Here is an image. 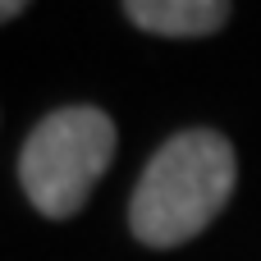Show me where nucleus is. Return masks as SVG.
<instances>
[{"instance_id":"f257e3e1","label":"nucleus","mask_w":261,"mask_h":261,"mask_svg":"<svg viewBox=\"0 0 261 261\" xmlns=\"http://www.w3.org/2000/svg\"><path fill=\"white\" fill-rule=\"evenodd\" d=\"M239 161L225 133L184 128L142 170L128 206V225L147 248H179L197 239L234 197Z\"/></svg>"},{"instance_id":"f03ea898","label":"nucleus","mask_w":261,"mask_h":261,"mask_svg":"<svg viewBox=\"0 0 261 261\" xmlns=\"http://www.w3.org/2000/svg\"><path fill=\"white\" fill-rule=\"evenodd\" d=\"M110 161H115L110 115L96 106H64L28 133L18 156V179L41 216L64 220L87 202Z\"/></svg>"},{"instance_id":"7ed1b4c3","label":"nucleus","mask_w":261,"mask_h":261,"mask_svg":"<svg viewBox=\"0 0 261 261\" xmlns=\"http://www.w3.org/2000/svg\"><path fill=\"white\" fill-rule=\"evenodd\" d=\"M124 9L156 37H211L229 23V0H124Z\"/></svg>"},{"instance_id":"20e7f679","label":"nucleus","mask_w":261,"mask_h":261,"mask_svg":"<svg viewBox=\"0 0 261 261\" xmlns=\"http://www.w3.org/2000/svg\"><path fill=\"white\" fill-rule=\"evenodd\" d=\"M28 9V0H0V23H9L14 14H23Z\"/></svg>"}]
</instances>
